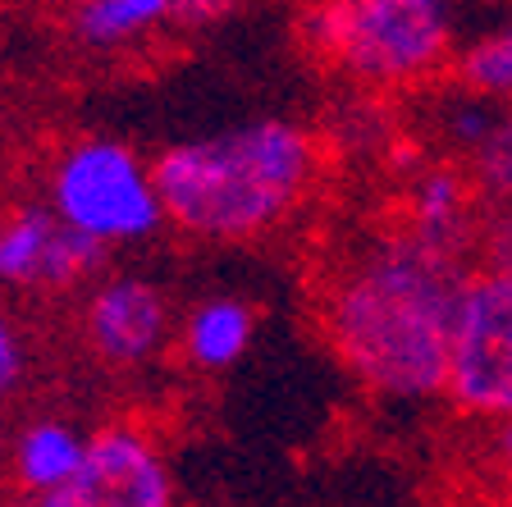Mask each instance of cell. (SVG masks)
I'll use <instances>...</instances> for the list:
<instances>
[{
    "instance_id": "11",
    "label": "cell",
    "mask_w": 512,
    "mask_h": 507,
    "mask_svg": "<svg viewBox=\"0 0 512 507\" xmlns=\"http://www.w3.org/2000/svg\"><path fill=\"white\" fill-rule=\"evenodd\" d=\"M252 338H256V311L247 307L243 297L215 293V297H202V302L183 316L179 352L192 370L220 375V370L238 366V361L247 357Z\"/></svg>"
},
{
    "instance_id": "3",
    "label": "cell",
    "mask_w": 512,
    "mask_h": 507,
    "mask_svg": "<svg viewBox=\"0 0 512 507\" xmlns=\"http://www.w3.org/2000/svg\"><path fill=\"white\" fill-rule=\"evenodd\" d=\"M298 32L325 69L357 87H416L453 69V10L439 0H325Z\"/></svg>"
},
{
    "instance_id": "17",
    "label": "cell",
    "mask_w": 512,
    "mask_h": 507,
    "mask_svg": "<svg viewBox=\"0 0 512 507\" xmlns=\"http://www.w3.org/2000/svg\"><path fill=\"white\" fill-rule=\"evenodd\" d=\"M490 265H508L512 270V215H499L490 229Z\"/></svg>"
},
{
    "instance_id": "1",
    "label": "cell",
    "mask_w": 512,
    "mask_h": 507,
    "mask_svg": "<svg viewBox=\"0 0 512 507\" xmlns=\"http://www.w3.org/2000/svg\"><path fill=\"white\" fill-rule=\"evenodd\" d=\"M467 261L407 238L357 247L320 297V329L362 389L421 402L448 389L453 320L467 284Z\"/></svg>"
},
{
    "instance_id": "9",
    "label": "cell",
    "mask_w": 512,
    "mask_h": 507,
    "mask_svg": "<svg viewBox=\"0 0 512 507\" xmlns=\"http://www.w3.org/2000/svg\"><path fill=\"white\" fill-rule=\"evenodd\" d=\"M224 5L215 0H78L64 10V28L83 51L115 55L138 51L151 37L197 19H220Z\"/></svg>"
},
{
    "instance_id": "4",
    "label": "cell",
    "mask_w": 512,
    "mask_h": 507,
    "mask_svg": "<svg viewBox=\"0 0 512 507\" xmlns=\"http://www.w3.org/2000/svg\"><path fill=\"white\" fill-rule=\"evenodd\" d=\"M46 206L101 252L147 243L165 229L156 169L119 138H78L46 174Z\"/></svg>"
},
{
    "instance_id": "18",
    "label": "cell",
    "mask_w": 512,
    "mask_h": 507,
    "mask_svg": "<svg viewBox=\"0 0 512 507\" xmlns=\"http://www.w3.org/2000/svg\"><path fill=\"white\" fill-rule=\"evenodd\" d=\"M499 471H503V480H508V489H512V425H503L499 430Z\"/></svg>"
},
{
    "instance_id": "8",
    "label": "cell",
    "mask_w": 512,
    "mask_h": 507,
    "mask_svg": "<svg viewBox=\"0 0 512 507\" xmlns=\"http://www.w3.org/2000/svg\"><path fill=\"white\" fill-rule=\"evenodd\" d=\"M83 334L110 370H147L174 338L170 302L147 275H101L87 293Z\"/></svg>"
},
{
    "instance_id": "16",
    "label": "cell",
    "mask_w": 512,
    "mask_h": 507,
    "mask_svg": "<svg viewBox=\"0 0 512 507\" xmlns=\"http://www.w3.org/2000/svg\"><path fill=\"white\" fill-rule=\"evenodd\" d=\"M19 375H23V338L10 325V316H0V398H10Z\"/></svg>"
},
{
    "instance_id": "2",
    "label": "cell",
    "mask_w": 512,
    "mask_h": 507,
    "mask_svg": "<svg viewBox=\"0 0 512 507\" xmlns=\"http://www.w3.org/2000/svg\"><path fill=\"white\" fill-rule=\"evenodd\" d=\"M325 151L298 119H247L165 147L156 169L165 224L197 243H252L311 197Z\"/></svg>"
},
{
    "instance_id": "5",
    "label": "cell",
    "mask_w": 512,
    "mask_h": 507,
    "mask_svg": "<svg viewBox=\"0 0 512 507\" xmlns=\"http://www.w3.org/2000/svg\"><path fill=\"white\" fill-rule=\"evenodd\" d=\"M444 393L467 416L512 425V270L508 265L485 261L462 284Z\"/></svg>"
},
{
    "instance_id": "13",
    "label": "cell",
    "mask_w": 512,
    "mask_h": 507,
    "mask_svg": "<svg viewBox=\"0 0 512 507\" xmlns=\"http://www.w3.org/2000/svg\"><path fill=\"white\" fill-rule=\"evenodd\" d=\"M453 83L476 96H490L499 106H512V19L480 32L453 55Z\"/></svg>"
},
{
    "instance_id": "10",
    "label": "cell",
    "mask_w": 512,
    "mask_h": 507,
    "mask_svg": "<svg viewBox=\"0 0 512 507\" xmlns=\"http://www.w3.org/2000/svg\"><path fill=\"white\" fill-rule=\"evenodd\" d=\"M476 206H485L462 165H430L407 188V224L403 233L444 256L467 261V243L476 238Z\"/></svg>"
},
{
    "instance_id": "15",
    "label": "cell",
    "mask_w": 512,
    "mask_h": 507,
    "mask_svg": "<svg viewBox=\"0 0 512 507\" xmlns=\"http://www.w3.org/2000/svg\"><path fill=\"white\" fill-rule=\"evenodd\" d=\"M467 174L485 206H494L499 215H512V106L503 115V124L494 128V138L467 160Z\"/></svg>"
},
{
    "instance_id": "7",
    "label": "cell",
    "mask_w": 512,
    "mask_h": 507,
    "mask_svg": "<svg viewBox=\"0 0 512 507\" xmlns=\"http://www.w3.org/2000/svg\"><path fill=\"white\" fill-rule=\"evenodd\" d=\"M110 252L78 238L46 201H23L0 215V284L23 293H64L101 279Z\"/></svg>"
},
{
    "instance_id": "12",
    "label": "cell",
    "mask_w": 512,
    "mask_h": 507,
    "mask_svg": "<svg viewBox=\"0 0 512 507\" xmlns=\"http://www.w3.org/2000/svg\"><path fill=\"white\" fill-rule=\"evenodd\" d=\"M87 444H92V434H83L74 421H60V416L28 421L19 430V439H14V480L32 498L55 494L83 466Z\"/></svg>"
},
{
    "instance_id": "14",
    "label": "cell",
    "mask_w": 512,
    "mask_h": 507,
    "mask_svg": "<svg viewBox=\"0 0 512 507\" xmlns=\"http://www.w3.org/2000/svg\"><path fill=\"white\" fill-rule=\"evenodd\" d=\"M503 115H508V106H499L490 96H476V92L453 83V96L439 101V138L458 151L462 160H471L494 138V128L503 124Z\"/></svg>"
},
{
    "instance_id": "6",
    "label": "cell",
    "mask_w": 512,
    "mask_h": 507,
    "mask_svg": "<svg viewBox=\"0 0 512 507\" xmlns=\"http://www.w3.org/2000/svg\"><path fill=\"white\" fill-rule=\"evenodd\" d=\"M32 507H174V476L160 439L142 425H106L92 434L83 466Z\"/></svg>"
}]
</instances>
